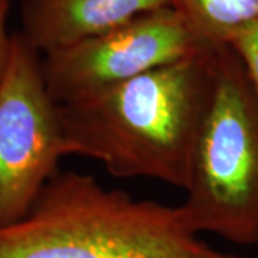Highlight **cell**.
Listing matches in <instances>:
<instances>
[{"label":"cell","instance_id":"obj_7","mask_svg":"<svg viewBox=\"0 0 258 258\" xmlns=\"http://www.w3.org/2000/svg\"><path fill=\"white\" fill-rule=\"evenodd\" d=\"M172 6L211 47L228 45L237 32L258 22V0H172Z\"/></svg>","mask_w":258,"mask_h":258},{"label":"cell","instance_id":"obj_6","mask_svg":"<svg viewBox=\"0 0 258 258\" xmlns=\"http://www.w3.org/2000/svg\"><path fill=\"white\" fill-rule=\"evenodd\" d=\"M168 6L172 0H23L20 33L46 55Z\"/></svg>","mask_w":258,"mask_h":258},{"label":"cell","instance_id":"obj_10","mask_svg":"<svg viewBox=\"0 0 258 258\" xmlns=\"http://www.w3.org/2000/svg\"><path fill=\"white\" fill-rule=\"evenodd\" d=\"M10 0H0V3H9Z\"/></svg>","mask_w":258,"mask_h":258},{"label":"cell","instance_id":"obj_5","mask_svg":"<svg viewBox=\"0 0 258 258\" xmlns=\"http://www.w3.org/2000/svg\"><path fill=\"white\" fill-rule=\"evenodd\" d=\"M208 49L186 19L168 6L42 55V74L52 101L68 106Z\"/></svg>","mask_w":258,"mask_h":258},{"label":"cell","instance_id":"obj_2","mask_svg":"<svg viewBox=\"0 0 258 258\" xmlns=\"http://www.w3.org/2000/svg\"><path fill=\"white\" fill-rule=\"evenodd\" d=\"M0 258H244L188 228L179 207L57 172L19 221L0 227Z\"/></svg>","mask_w":258,"mask_h":258},{"label":"cell","instance_id":"obj_9","mask_svg":"<svg viewBox=\"0 0 258 258\" xmlns=\"http://www.w3.org/2000/svg\"><path fill=\"white\" fill-rule=\"evenodd\" d=\"M8 12H9V3H0V81L3 78L6 64L9 60L10 43H12V35L8 33L6 29Z\"/></svg>","mask_w":258,"mask_h":258},{"label":"cell","instance_id":"obj_3","mask_svg":"<svg viewBox=\"0 0 258 258\" xmlns=\"http://www.w3.org/2000/svg\"><path fill=\"white\" fill-rule=\"evenodd\" d=\"M179 207L197 235L258 242V89L240 53L215 50L214 85Z\"/></svg>","mask_w":258,"mask_h":258},{"label":"cell","instance_id":"obj_8","mask_svg":"<svg viewBox=\"0 0 258 258\" xmlns=\"http://www.w3.org/2000/svg\"><path fill=\"white\" fill-rule=\"evenodd\" d=\"M228 45L240 53L258 89V22L237 32Z\"/></svg>","mask_w":258,"mask_h":258},{"label":"cell","instance_id":"obj_4","mask_svg":"<svg viewBox=\"0 0 258 258\" xmlns=\"http://www.w3.org/2000/svg\"><path fill=\"white\" fill-rule=\"evenodd\" d=\"M68 155L42 55L16 32L0 81V227L23 218Z\"/></svg>","mask_w":258,"mask_h":258},{"label":"cell","instance_id":"obj_1","mask_svg":"<svg viewBox=\"0 0 258 258\" xmlns=\"http://www.w3.org/2000/svg\"><path fill=\"white\" fill-rule=\"evenodd\" d=\"M215 50L59 106L66 154L92 158L116 178H149L185 189L211 101Z\"/></svg>","mask_w":258,"mask_h":258}]
</instances>
